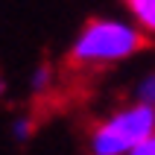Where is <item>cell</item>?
Masks as SVG:
<instances>
[{"label": "cell", "mask_w": 155, "mask_h": 155, "mask_svg": "<svg viewBox=\"0 0 155 155\" xmlns=\"http://www.w3.org/2000/svg\"><path fill=\"white\" fill-rule=\"evenodd\" d=\"M147 32L114 18H88L70 44L68 64L76 70H100L138 56L147 47Z\"/></svg>", "instance_id": "obj_1"}, {"label": "cell", "mask_w": 155, "mask_h": 155, "mask_svg": "<svg viewBox=\"0 0 155 155\" xmlns=\"http://www.w3.org/2000/svg\"><path fill=\"white\" fill-rule=\"evenodd\" d=\"M155 132V105L149 103H132L120 111L108 114L91 129L88 152L91 155H126L140 138Z\"/></svg>", "instance_id": "obj_2"}, {"label": "cell", "mask_w": 155, "mask_h": 155, "mask_svg": "<svg viewBox=\"0 0 155 155\" xmlns=\"http://www.w3.org/2000/svg\"><path fill=\"white\" fill-rule=\"evenodd\" d=\"M147 35H155V0H123Z\"/></svg>", "instance_id": "obj_3"}, {"label": "cell", "mask_w": 155, "mask_h": 155, "mask_svg": "<svg viewBox=\"0 0 155 155\" xmlns=\"http://www.w3.org/2000/svg\"><path fill=\"white\" fill-rule=\"evenodd\" d=\"M50 82H53V70H50V64H38V68L32 70V79H29L32 91H35V94H41V91H47V88H50Z\"/></svg>", "instance_id": "obj_4"}, {"label": "cell", "mask_w": 155, "mask_h": 155, "mask_svg": "<svg viewBox=\"0 0 155 155\" xmlns=\"http://www.w3.org/2000/svg\"><path fill=\"white\" fill-rule=\"evenodd\" d=\"M138 100H140V103L155 105V73H149V76L138 85Z\"/></svg>", "instance_id": "obj_5"}, {"label": "cell", "mask_w": 155, "mask_h": 155, "mask_svg": "<svg viewBox=\"0 0 155 155\" xmlns=\"http://www.w3.org/2000/svg\"><path fill=\"white\" fill-rule=\"evenodd\" d=\"M126 155H155V132H149L147 138H140Z\"/></svg>", "instance_id": "obj_6"}, {"label": "cell", "mask_w": 155, "mask_h": 155, "mask_svg": "<svg viewBox=\"0 0 155 155\" xmlns=\"http://www.w3.org/2000/svg\"><path fill=\"white\" fill-rule=\"evenodd\" d=\"M29 135H32V120L29 117H21V120L12 123V138L15 140H26Z\"/></svg>", "instance_id": "obj_7"}, {"label": "cell", "mask_w": 155, "mask_h": 155, "mask_svg": "<svg viewBox=\"0 0 155 155\" xmlns=\"http://www.w3.org/2000/svg\"><path fill=\"white\" fill-rule=\"evenodd\" d=\"M6 94V79H3V73H0V97Z\"/></svg>", "instance_id": "obj_8"}]
</instances>
